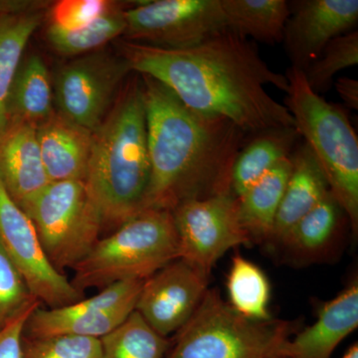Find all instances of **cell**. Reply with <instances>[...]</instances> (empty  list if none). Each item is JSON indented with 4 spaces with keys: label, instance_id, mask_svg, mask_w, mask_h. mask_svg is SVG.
I'll use <instances>...</instances> for the list:
<instances>
[{
    "label": "cell",
    "instance_id": "6da1fadb",
    "mask_svg": "<svg viewBox=\"0 0 358 358\" xmlns=\"http://www.w3.org/2000/svg\"><path fill=\"white\" fill-rule=\"evenodd\" d=\"M122 51L131 71L164 85L190 110L225 117L245 133L294 128L289 110L265 89L272 85L287 93L288 79L229 28L190 48L127 41Z\"/></svg>",
    "mask_w": 358,
    "mask_h": 358
},
{
    "label": "cell",
    "instance_id": "7a4b0ae2",
    "mask_svg": "<svg viewBox=\"0 0 358 358\" xmlns=\"http://www.w3.org/2000/svg\"><path fill=\"white\" fill-rule=\"evenodd\" d=\"M143 82L150 162L143 210L173 212L189 200L231 192L243 129L222 117L195 112L157 80Z\"/></svg>",
    "mask_w": 358,
    "mask_h": 358
},
{
    "label": "cell",
    "instance_id": "3957f363",
    "mask_svg": "<svg viewBox=\"0 0 358 358\" xmlns=\"http://www.w3.org/2000/svg\"><path fill=\"white\" fill-rule=\"evenodd\" d=\"M147 120L141 78H134L94 133L86 185L115 229L143 210L150 183Z\"/></svg>",
    "mask_w": 358,
    "mask_h": 358
},
{
    "label": "cell",
    "instance_id": "277c9868",
    "mask_svg": "<svg viewBox=\"0 0 358 358\" xmlns=\"http://www.w3.org/2000/svg\"><path fill=\"white\" fill-rule=\"evenodd\" d=\"M285 107L294 129L317 160L336 200L352 226L358 231V140L345 113L327 102L308 84L303 71L289 67Z\"/></svg>",
    "mask_w": 358,
    "mask_h": 358
},
{
    "label": "cell",
    "instance_id": "5b68a950",
    "mask_svg": "<svg viewBox=\"0 0 358 358\" xmlns=\"http://www.w3.org/2000/svg\"><path fill=\"white\" fill-rule=\"evenodd\" d=\"M180 258L173 213L148 209L100 238L73 268V286L80 292L103 289L124 281H145Z\"/></svg>",
    "mask_w": 358,
    "mask_h": 358
},
{
    "label": "cell",
    "instance_id": "8992f818",
    "mask_svg": "<svg viewBox=\"0 0 358 358\" xmlns=\"http://www.w3.org/2000/svg\"><path fill=\"white\" fill-rule=\"evenodd\" d=\"M293 327L274 317H245L218 289H208L190 320L174 334L166 358H275Z\"/></svg>",
    "mask_w": 358,
    "mask_h": 358
},
{
    "label": "cell",
    "instance_id": "52a82bcc",
    "mask_svg": "<svg viewBox=\"0 0 358 358\" xmlns=\"http://www.w3.org/2000/svg\"><path fill=\"white\" fill-rule=\"evenodd\" d=\"M23 211L31 219L49 262L62 274L87 256L103 228L85 180L50 182Z\"/></svg>",
    "mask_w": 358,
    "mask_h": 358
},
{
    "label": "cell",
    "instance_id": "ba28073f",
    "mask_svg": "<svg viewBox=\"0 0 358 358\" xmlns=\"http://www.w3.org/2000/svg\"><path fill=\"white\" fill-rule=\"evenodd\" d=\"M129 42L166 49L196 46L227 29L221 0H154L124 10Z\"/></svg>",
    "mask_w": 358,
    "mask_h": 358
},
{
    "label": "cell",
    "instance_id": "9c48e42d",
    "mask_svg": "<svg viewBox=\"0 0 358 358\" xmlns=\"http://www.w3.org/2000/svg\"><path fill=\"white\" fill-rule=\"evenodd\" d=\"M181 260L209 278L228 250L251 244L238 218L232 193L189 200L173 212Z\"/></svg>",
    "mask_w": 358,
    "mask_h": 358
},
{
    "label": "cell",
    "instance_id": "30bf717a",
    "mask_svg": "<svg viewBox=\"0 0 358 358\" xmlns=\"http://www.w3.org/2000/svg\"><path fill=\"white\" fill-rule=\"evenodd\" d=\"M129 72L124 58L105 52L71 61L58 71L54 82L59 114L95 133Z\"/></svg>",
    "mask_w": 358,
    "mask_h": 358
},
{
    "label": "cell",
    "instance_id": "8fae6325",
    "mask_svg": "<svg viewBox=\"0 0 358 358\" xmlns=\"http://www.w3.org/2000/svg\"><path fill=\"white\" fill-rule=\"evenodd\" d=\"M0 244L28 288L48 308L72 305L85 298L64 274L49 262L31 219L0 183Z\"/></svg>",
    "mask_w": 358,
    "mask_h": 358
},
{
    "label": "cell",
    "instance_id": "7c38bea8",
    "mask_svg": "<svg viewBox=\"0 0 358 358\" xmlns=\"http://www.w3.org/2000/svg\"><path fill=\"white\" fill-rule=\"evenodd\" d=\"M143 281H124L101 289L95 296L65 306L35 308L23 336L28 338L75 334L101 338L114 331L136 310Z\"/></svg>",
    "mask_w": 358,
    "mask_h": 358
},
{
    "label": "cell",
    "instance_id": "4fadbf2b",
    "mask_svg": "<svg viewBox=\"0 0 358 358\" xmlns=\"http://www.w3.org/2000/svg\"><path fill=\"white\" fill-rule=\"evenodd\" d=\"M209 278L178 259L143 281L136 310L160 336L178 333L199 307Z\"/></svg>",
    "mask_w": 358,
    "mask_h": 358
},
{
    "label": "cell",
    "instance_id": "5bb4252c",
    "mask_svg": "<svg viewBox=\"0 0 358 358\" xmlns=\"http://www.w3.org/2000/svg\"><path fill=\"white\" fill-rule=\"evenodd\" d=\"M294 3L282 41L292 67L305 72L331 40L357 25L358 1L303 0Z\"/></svg>",
    "mask_w": 358,
    "mask_h": 358
},
{
    "label": "cell",
    "instance_id": "9a60e30c",
    "mask_svg": "<svg viewBox=\"0 0 358 358\" xmlns=\"http://www.w3.org/2000/svg\"><path fill=\"white\" fill-rule=\"evenodd\" d=\"M358 327V282L320 308L317 320L282 343L278 357L331 358L336 346Z\"/></svg>",
    "mask_w": 358,
    "mask_h": 358
},
{
    "label": "cell",
    "instance_id": "2e32d148",
    "mask_svg": "<svg viewBox=\"0 0 358 358\" xmlns=\"http://www.w3.org/2000/svg\"><path fill=\"white\" fill-rule=\"evenodd\" d=\"M0 183L22 210L50 183L35 127L11 124L0 136Z\"/></svg>",
    "mask_w": 358,
    "mask_h": 358
},
{
    "label": "cell",
    "instance_id": "e0dca14e",
    "mask_svg": "<svg viewBox=\"0 0 358 358\" xmlns=\"http://www.w3.org/2000/svg\"><path fill=\"white\" fill-rule=\"evenodd\" d=\"M42 162L50 182L86 180L94 133L59 113L36 127Z\"/></svg>",
    "mask_w": 358,
    "mask_h": 358
},
{
    "label": "cell",
    "instance_id": "ac0fdd59",
    "mask_svg": "<svg viewBox=\"0 0 358 358\" xmlns=\"http://www.w3.org/2000/svg\"><path fill=\"white\" fill-rule=\"evenodd\" d=\"M292 173L268 244L279 245L287 233L329 193L322 169L307 145L292 155Z\"/></svg>",
    "mask_w": 358,
    "mask_h": 358
},
{
    "label": "cell",
    "instance_id": "d6986e66",
    "mask_svg": "<svg viewBox=\"0 0 358 358\" xmlns=\"http://www.w3.org/2000/svg\"><path fill=\"white\" fill-rule=\"evenodd\" d=\"M291 157L279 162L237 197L238 218L251 244L270 242L293 167Z\"/></svg>",
    "mask_w": 358,
    "mask_h": 358
},
{
    "label": "cell",
    "instance_id": "ffe728a7",
    "mask_svg": "<svg viewBox=\"0 0 358 358\" xmlns=\"http://www.w3.org/2000/svg\"><path fill=\"white\" fill-rule=\"evenodd\" d=\"M53 113L50 75L43 59L33 54L21 62L11 87L8 126L24 124L36 128Z\"/></svg>",
    "mask_w": 358,
    "mask_h": 358
},
{
    "label": "cell",
    "instance_id": "44dd1931",
    "mask_svg": "<svg viewBox=\"0 0 358 358\" xmlns=\"http://www.w3.org/2000/svg\"><path fill=\"white\" fill-rule=\"evenodd\" d=\"M238 154L231 176V192L239 197L264 174L291 157L300 134L294 128L260 131Z\"/></svg>",
    "mask_w": 358,
    "mask_h": 358
},
{
    "label": "cell",
    "instance_id": "7402d4cb",
    "mask_svg": "<svg viewBox=\"0 0 358 358\" xmlns=\"http://www.w3.org/2000/svg\"><path fill=\"white\" fill-rule=\"evenodd\" d=\"M343 211L331 192L306 214L280 246L300 261H315L331 249L338 236Z\"/></svg>",
    "mask_w": 358,
    "mask_h": 358
},
{
    "label": "cell",
    "instance_id": "603a6c76",
    "mask_svg": "<svg viewBox=\"0 0 358 358\" xmlns=\"http://www.w3.org/2000/svg\"><path fill=\"white\" fill-rule=\"evenodd\" d=\"M42 7L0 17V136L8 126L9 95L23 53L33 33L43 20Z\"/></svg>",
    "mask_w": 358,
    "mask_h": 358
},
{
    "label": "cell",
    "instance_id": "cb8c5ba5",
    "mask_svg": "<svg viewBox=\"0 0 358 358\" xmlns=\"http://www.w3.org/2000/svg\"><path fill=\"white\" fill-rule=\"evenodd\" d=\"M227 28L244 37L274 44L282 41L291 7L285 0H221Z\"/></svg>",
    "mask_w": 358,
    "mask_h": 358
},
{
    "label": "cell",
    "instance_id": "d4e9b609",
    "mask_svg": "<svg viewBox=\"0 0 358 358\" xmlns=\"http://www.w3.org/2000/svg\"><path fill=\"white\" fill-rule=\"evenodd\" d=\"M226 286L228 303L240 315L256 320L273 319L270 282L256 264L240 254L233 256Z\"/></svg>",
    "mask_w": 358,
    "mask_h": 358
},
{
    "label": "cell",
    "instance_id": "484cf974",
    "mask_svg": "<svg viewBox=\"0 0 358 358\" xmlns=\"http://www.w3.org/2000/svg\"><path fill=\"white\" fill-rule=\"evenodd\" d=\"M100 339L102 358H166L171 348V341L157 333L136 310Z\"/></svg>",
    "mask_w": 358,
    "mask_h": 358
},
{
    "label": "cell",
    "instance_id": "4316f807",
    "mask_svg": "<svg viewBox=\"0 0 358 358\" xmlns=\"http://www.w3.org/2000/svg\"><path fill=\"white\" fill-rule=\"evenodd\" d=\"M124 10L119 7L77 29L62 30L48 26L46 38L52 48L60 55L79 56L96 52L110 40L124 34Z\"/></svg>",
    "mask_w": 358,
    "mask_h": 358
},
{
    "label": "cell",
    "instance_id": "83f0119b",
    "mask_svg": "<svg viewBox=\"0 0 358 358\" xmlns=\"http://www.w3.org/2000/svg\"><path fill=\"white\" fill-rule=\"evenodd\" d=\"M358 63L357 30L341 35L324 47L317 60L303 72L308 84L315 93L331 88L334 77L341 71Z\"/></svg>",
    "mask_w": 358,
    "mask_h": 358
},
{
    "label": "cell",
    "instance_id": "f1b7e54d",
    "mask_svg": "<svg viewBox=\"0 0 358 358\" xmlns=\"http://www.w3.org/2000/svg\"><path fill=\"white\" fill-rule=\"evenodd\" d=\"M42 306L0 244V331Z\"/></svg>",
    "mask_w": 358,
    "mask_h": 358
},
{
    "label": "cell",
    "instance_id": "f546056e",
    "mask_svg": "<svg viewBox=\"0 0 358 358\" xmlns=\"http://www.w3.org/2000/svg\"><path fill=\"white\" fill-rule=\"evenodd\" d=\"M22 358H102V345L100 338L75 334L23 336Z\"/></svg>",
    "mask_w": 358,
    "mask_h": 358
},
{
    "label": "cell",
    "instance_id": "4dcf8cb0",
    "mask_svg": "<svg viewBox=\"0 0 358 358\" xmlns=\"http://www.w3.org/2000/svg\"><path fill=\"white\" fill-rule=\"evenodd\" d=\"M119 7L117 2L108 0H61L51 7L49 26L62 30L77 29Z\"/></svg>",
    "mask_w": 358,
    "mask_h": 358
},
{
    "label": "cell",
    "instance_id": "1f68e13d",
    "mask_svg": "<svg viewBox=\"0 0 358 358\" xmlns=\"http://www.w3.org/2000/svg\"><path fill=\"white\" fill-rule=\"evenodd\" d=\"M34 310L21 315L6 329L0 331V358H22L24 327L28 317Z\"/></svg>",
    "mask_w": 358,
    "mask_h": 358
},
{
    "label": "cell",
    "instance_id": "d6a6232c",
    "mask_svg": "<svg viewBox=\"0 0 358 358\" xmlns=\"http://www.w3.org/2000/svg\"><path fill=\"white\" fill-rule=\"evenodd\" d=\"M338 95L348 108L358 109V82L352 78L341 77L334 84Z\"/></svg>",
    "mask_w": 358,
    "mask_h": 358
},
{
    "label": "cell",
    "instance_id": "836d02e7",
    "mask_svg": "<svg viewBox=\"0 0 358 358\" xmlns=\"http://www.w3.org/2000/svg\"><path fill=\"white\" fill-rule=\"evenodd\" d=\"M40 6H44V2L25 1V0H0V17Z\"/></svg>",
    "mask_w": 358,
    "mask_h": 358
},
{
    "label": "cell",
    "instance_id": "e575fe53",
    "mask_svg": "<svg viewBox=\"0 0 358 358\" xmlns=\"http://www.w3.org/2000/svg\"><path fill=\"white\" fill-rule=\"evenodd\" d=\"M341 358H358V343H353Z\"/></svg>",
    "mask_w": 358,
    "mask_h": 358
},
{
    "label": "cell",
    "instance_id": "d590c367",
    "mask_svg": "<svg viewBox=\"0 0 358 358\" xmlns=\"http://www.w3.org/2000/svg\"><path fill=\"white\" fill-rule=\"evenodd\" d=\"M275 358H284V357H275Z\"/></svg>",
    "mask_w": 358,
    "mask_h": 358
}]
</instances>
